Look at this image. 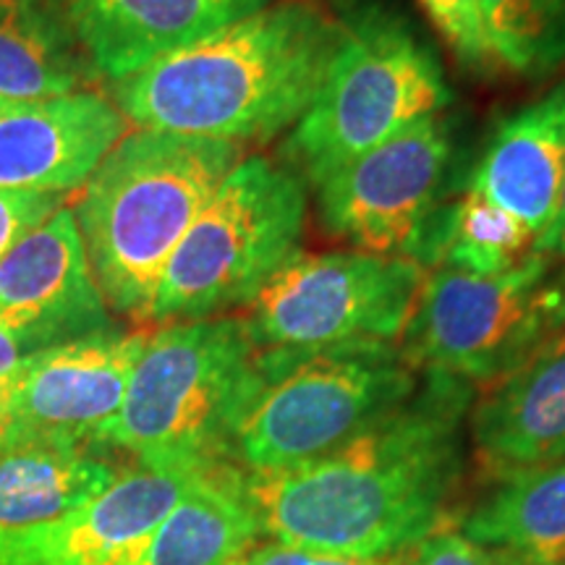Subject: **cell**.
<instances>
[{
  "mask_svg": "<svg viewBox=\"0 0 565 565\" xmlns=\"http://www.w3.org/2000/svg\"><path fill=\"white\" fill-rule=\"evenodd\" d=\"M477 391L422 372L412 398L333 454L242 487L259 532L282 545L387 561L445 526L466 469Z\"/></svg>",
  "mask_w": 565,
  "mask_h": 565,
  "instance_id": "6da1fadb",
  "label": "cell"
},
{
  "mask_svg": "<svg viewBox=\"0 0 565 565\" xmlns=\"http://www.w3.org/2000/svg\"><path fill=\"white\" fill-rule=\"evenodd\" d=\"M341 40L312 0H273L110 84V100L134 129L265 145L301 121Z\"/></svg>",
  "mask_w": 565,
  "mask_h": 565,
  "instance_id": "7a4b0ae2",
  "label": "cell"
},
{
  "mask_svg": "<svg viewBox=\"0 0 565 565\" xmlns=\"http://www.w3.org/2000/svg\"><path fill=\"white\" fill-rule=\"evenodd\" d=\"M244 158L236 141L152 129L129 131L105 154L74 217L110 312L147 322L175 246Z\"/></svg>",
  "mask_w": 565,
  "mask_h": 565,
  "instance_id": "3957f363",
  "label": "cell"
},
{
  "mask_svg": "<svg viewBox=\"0 0 565 565\" xmlns=\"http://www.w3.org/2000/svg\"><path fill=\"white\" fill-rule=\"evenodd\" d=\"M259 380V345L242 315L162 324L134 366L124 404L97 437L158 471L231 466Z\"/></svg>",
  "mask_w": 565,
  "mask_h": 565,
  "instance_id": "277c9868",
  "label": "cell"
},
{
  "mask_svg": "<svg viewBox=\"0 0 565 565\" xmlns=\"http://www.w3.org/2000/svg\"><path fill=\"white\" fill-rule=\"evenodd\" d=\"M422 372L398 343L259 349V380L231 466L265 475L333 454L412 398Z\"/></svg>",
  "mask_w": 565,
  "mask_h": 565,
  "instance_id": "5b68a950",
  "label": "cell"
},
{
  "mask_svg": "<svg viewBox=\"0 0 565 565\" xmlns=\"http://www.w3.org/2000/svg\"><path fill=\"white\" fill-rule=\"evenodd\" d=\"M341 24V47L315 103L280 145V160L309 189L454 103L440 55L401 13L359 3Z\"/></svg>",
  "mask_w": 565,
  "mask_h": 565,
  "instance_id": "8992f818",
  "label": "cell"
},
{
  "mask_svg": "<svg viewBox=\"0 0 565 565\" xmlns=\"http://www.w3.org/2000/svg\"><path fill=\"white\" fill-rule=\"evenodd\" d=\"M309 183L267 154H246L175 246L147 322L242 312L301 252Z\"/></svg>",
  "mask_w": 565,
  "mask_h": 565,
  "instance_id": "52a82bcc",
  "label": "cell"
},
{
  "mask_svg": "<svg viewBox=\"0 0 565 565\" xmlns=\"http://www.w3.org/2000/svg\"><path fill=\"white\" fill-rule=\"evenodd\" d=\"M557 265L529 254L500 275L440 265L427 270L398 349L419 372L484 387L519 366L565 320Z\"/></svg>",
  "mask_w": 565,
  "mask_h": 565,
  "instance_id": "ba28073f",
  "label": "cell"
},
{
  "mask_svg": "<svg viewBox=\"0 0 565 565\" xmlns=\"http://www.w3.org/2000/svg\"><path fill=\"white\" fill-rule=\"evenodd\" d=\"M424 275L406 257L299 252L238 315L259 349L398 343Z\"/></svg>",
  "mask_w": 565,
  "mask_h": 565,
  "instance_id": "9c48e42d",
  "label": "cell"
},
{
  "mask_svg": "<svg viewBox=\"0 0 565 565\" xmlns=\"http://www.w3.org/2000/svg\"><path fill=\"white\" fill-rule=\"evenodd\" d=\"M454 162V121L424 118L317 181V223L353 252L412 259L424 225L448 202Z\"/></svg>",
  "mask_w": 565,
  "mask_h": 565,
  "instance_id": "30bf717a",
  "label": "cell"
},
{
  "mask_svg": "<svg viewBox=\"0 0 565 565\" xmlns=\"http://www.w3.org/2000/svg\"><path fill=\"white\" fill-rule=\"evenodd\" d=\"M147 338L110 328L26 353L0 404V454L97 445L124 404Z\"/></svg>",
  "mask_w": 565,
  "mask_h": 565,
  "instance_id": "8fae6325",
  "label": "cell"
},
{
  "mask_svg": "<svg viewBox=\"0 0 565 565\" xmlns=\"http://www.w3.org/2000/svg\"><path fill=\"white\" fill-rule=\"evenodd\" d=\"M74 207H58L0 259V328L26 353L113 328Z\"/></svg>",
  "mask_w": 565,
  "mask_h": 565,
  "instance_id": "7c38bea8",
  "label": "cell"
},
{
  "mask_svg": "<svg viewBox=\"0 0 565 565\" xmlns=\"http://www.w3.org/2000/svg\"><path fill=\"white\" fill-rule=\"evenodd\" d=\"M194 477L137 463L121 469L100 494L58 519L0 529V565H139Z\"/></svg>",
  "mask_w": 565,
  "mask_h": 565,
  "instance_id": "4fadbf2b",
  "label": "cell"
},
{
  "mask_svg": "<svg viewBox=\"0 0 565 565\" xmlns=\"http://www.w3.org/2000/svg\"><path fill=\"white\" fill-rule=\"evenodd\" d=\"M129 121L97 89L42 100H0V192H76Z\"/></svg>",
  "mask_w": 565,
  "mask_h": 565,
  "instance_id": "5bb4252c",
  "label": "cell"
},
{
  "mask_svg": "<svg viewBox=\"0 0 565 565\" xmlns=\"http://www.w3.org/2000/svg\"><path fill=\"white\" fill-rule=\"evenodd\" d=\"M466 437L484 479L565 458V324L475 395Z\"/></svg>",
  "mask_w": 565,
  "mask_h": 565,
  "instance_id": "9a60e30c",
  "label": "cell"
},
{
  "mask_svg": "<svg viewBox=\"0 0 565 565\" xmlns=\"http://www.w3.org/2000/svg\"><path fill=\"white\" fill-rule=\"evenodd\" d=\"M97 79H129L273 0H55Z\"/></svg>",
  "mask_w": 565,
  "mask_h": 565,
  "instance_id": "2e32d148",
  "label": "cell"
},
{
  "mask_svg": "<svg viewBox=\"0 0 565 565\" xmlns=\"http://www.w3.org/2000/svg\"><path fill=\"white\" fill-rule=\"evenodd\" d=\"M565 181V76L494 126L469 192L519 217L534 242L553 221Z\"/></svg>",
  "mask_w": 565,
  "mask_h": 565,
  "instance_id": "e0dca14e",
  "label": "cell"
},
{
  "mask_svg": "<svg viewBox=\"0 0 565 565\" xmlns=\"http://www.w3.org/2000/svg\"><path fill=\"white\" fill-rule=\"evenodd\" d=\"M456 529L511 565H565V458L490 479Z\"/></svg>",
  "mask_w": 565,
  "mask_h": 565,
  "instance_id": "ac0fdd59",
  "label": "cell"
},
{
  "mask_svg": "<svg viewBox=\"0 0 565 565\" xmlns=\"http://www.w3.org/2000/svg\"><path fill=\"white\" fill-rule=\"evenodd\" d=\"M263 536L233 466L202 471L166 513L139 565H233Z\"/></svg>",
  "mask_w": 565,
  "mask_h": 565,
  "instance_id": "d6986e66",
  "label": "cell"
},
{
  "mask_svg": "<svg viewBox=\"0 0 565 565\" xmlns=\"http://www.w3.org/2000/svg\"><path fill=\"white\" fill-rule=\"evenodd\" d=\"M95 82L55 0H0V100L71 95Z\"/></svg>",
  "mask_w": 565,
  "mask_h": 565,
  "instance_id": "ffe728a7",
  "label": "cell"
},
{
  "mask_svg": "<svg viewBox=\"0 0 565 565\" xmlns=\"http://www.w3.org/2000/svg\"><path fill=\"white\" fill-rule=\"evenodd\" d=\"M121 475L92 448H17L0 454V529L53 521Z\"/></svg>",
  "mask_w": 565,
  "mask_h": 565,
  "instance_id": "44dd1931",
  "label": "cell"
},
{
  "mask_svg": "<svg viewBox=\"0 0 565 565\" xmlns=\"http://www.w3.org/2000/svg\"><path fill=\"white\" fill-rule=\"evenodd\" d=\"M490 61L545 82L565 71V0H477Z\"/></svg>",
  "mask_w": 565,
  "mask_h": 565,
  "instance_id": "7402d4cb",
  "label": "cell"
},
{
  "mask_svg": "<svg viewBox=\"0 0 565 565\" xmlns=\"http://www.w3.org/2000/svg\"><path fill=\"white\" fill-rule=\"evenodd\" d=\"M532 249L534 233L494 202L475 192L450 202L440 265L475 275H500L526 259Z\"/></svg>",
  "mask_w": 565,
  "mask_h": 565,
  "instance_id": "603a6c76",
  "label": "cell"
},
{
  "mask_svg": "<svg viewBox=\"0 0 565 565\" xmlns=\"http://www.w3.org/2000/svg\"><path fill=\"white\" fill-rule=\"evenodd\" d=\"M419 3L466 68H484L490 63L477 0H419Z\"/></svg>",
  "mask_w": 565,
  "mask_h": 565,
  "instance_id": "cb8c5ba5",
  "label": "cell"
},
{
  "mask_svg": "<svg viewBox=\"0 0 565 565\" xmlns=\"http://www.w3.org/2000/svg\"><path fill=\"white\" fill-rule=\"evenodd\" d=\"M401 565H511L490 550L479 547L456 526H440L406 553Z\"/></svg>",
  "mask_w": 565,
  "mask_h": 565,
  "instance_id": "d4e9b609",
  "label": "cell"
},
{
  "mask_svg": "<svg viewBox=\"0 0 565 565\" xmlns=\"http://www.w3.org/2000/svg\"><path fill=\"white\" fill-rule=\"evenodd\" d=\"M63 196L0 192V259L17 246L26 233L45 223L55 210L63 207Z\"/></svg>",
  "mask_w": 565,
  "mask_h": 565,
  "instance_id": "484cf974",
  "label": "cell"
},
{
  "mask_svg": "<svg viewBox=\"0 0 565 565\" xmlns=\"http://www.w3.org/2000/svg\"><path fill=\"white\" fill-rule=\"evenodd\" d=\"M233 565H395V563L372 561V557L322 553V550L294 547V545H282V542L267 540L265 545H254L246 550V553Z\"/></svg>",
  "mask_w": 565,
  "mask_h": 565,
  "instance_id": "4316f807",
  "label": "cell"
},
{
  "mask_svg": "<svg viewBox=\"0 0 565 565\" xmlns=\"http://www.w3.org/2000/svg\"><path fill=\"white\" fill-rule=\"evenodd\" d=\"M532 252L542 254V257H547L550 263L555 265H561L565 259V181H563L561 196H557L553 221H550L547 228L536 236Z\"/></svg>",
  "mask_w": 565,
  "mask_h": 565,
  "instance_id": "83f0119b",
  "label": "cell"
},
{
  "mask_svg": "<svg viewBox=\"0 0 565 565\" xmlns=\"http://www.w3.org/2000/svg\"><path fill=\"white\" fill-rule=\"evenodd\" d=\"M26 351L21 349V343L13 338L9 330L0 328V404H3L6 393L17 377L21 362H24Z\"/></svg>",
  "mask_w": 565,
  "mask_h": 565,
  "instance_id": "f1b7e54d",
  "label": "cell"
},
{
  "mask_svg": "<svg viewBox=\"0 0 565 565\" xmlns=\"http://www.w3.org/2000/svg\"><path fill=\"white\" fill-rule=\"evenodd\" d=\"M555 291H557V301H561V315L565 320V259H563V267H557L555 273Z\"/></svg>",
  "mask_w": 565,
  "mask_h": 565,
  "instance_id": "f546056e",
  "label": "cell"
}]
</instances>
